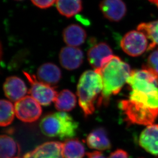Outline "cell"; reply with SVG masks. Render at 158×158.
Returning a JSON list of instances; mask_svg holds the SVG:
<instances>
[{"instance_id": "obj_4", "label": "cell", "mask_w": 158, "mask_h": 158, "mask_svg": "<svg viewBox=\"0 0 158 158\" xmlns=\"http://www.w3.org/2000/svg\"><path fill=\"white\" fill-rule=\"evenodd\" d=\"M119 107L130 123L139 125H152L158 117V109L148 107L131 100H121Z\"/></svg>"}, {"instance_id": "obj_13", "label": "cell", "mask_w": 158, "mask_h": 158, "mask_svg": "<svg viewBox=\"0 0 158 158\" xmlns=\"http://www.w3.org/2000/svg\"><path fill=\"white\" fill-rule=\"evenodd\" d=\"M139 144L155 158H158V124L148 125L139 137Z\"/></svg>"}, {"instance_id": "obj_17", "label": "cell", "mask_w": 158, "mask_h": 158, "mask_svg": "<svg viewBox=\"0 0 158 158\" xmlns=\"http://www.w3.org/2000/svg\"><path fill=\"white\" fill-rule=\"evenodd\" d=\"M63 37L65 43L69 46L77 47L85 43L87 38V33L79 25L71 24L63 31Z\"/></svg>"}, {"instance_id": "obj_16", "label": "cell", "mask_w": 158, "mask_h": 158, "mask_svg": "<svg viewBox=\"0 0 158 158\" xmlns=\"http://www.w3.org/2000/svg\"><path fill=\"white\" fill-rule=\"evenodd\" d=\"M87 145L91 149L106 151L110 149L111 143L105 128L98 127L91 131L87 138Z\"/></svg>"}, {"instance_id": "obj_29", "label": "cell", "mask_w": 158, "mask_h": 158, "mask_svg": "<svg viewBox=\"0 0 158 158\" xmlns=\"http://www.w3.org/2000/svg\"><path fill=\"white\" fill-rule=\"evenodd\" d=\"M15 1H22V0H15Z\"/></svg>"}, {"instance_id": "obj_22", "label": "cell", "mask_w": 158, "mask_h": 158, "mask_svg": "<svg viewBox=\"0 0 158 158\" xmlns=\"http://www.w3.org/2000/svg\"><path fill=\"white\" fill-rule=\"evenodd\" d=\"M137 30L143 32L150 42L149 50H152L158 45V19L151 22L139 24Z\"/></svg>"}, {"instance_id": "obj_10", "label": "cell", "mask_w": 158, "mask_h": 158, "mask_svg": "<svg viewBox=\"0 0 158 158\" xmlns=\"http://www.w3.org/2000/svg\"><path fill=\"white\" fill-rule=\"evenodd\" d=\"M60 62L64 69L68 70L77 69L84 60V53L81 50L75 47H64L59 54Z\"/></svg>"}, {"instance_id": "obj_2", "label": "cell", "mask_w": 158, "mask_h": 158, "mask_svg": "<svg viewBox=\"0 0 158 158\" xmlns=\"http://www.w3.org/2000/svg\"><path fill=\"white\" fill-rule=\"evenodd\" d=\"M103 80L100 72L87 70L79 78L77 89L79 105L85 117L95 111V103L103 90Z\"/></svg>"}, {"instance_id": "obj_23", "label": "cell", "mask_w": 158, "mask_h": 158, "mask_svg": "<svg viewBox=\"0 0 158 158\" xmlns=\"http://www.w3.org/2000/svg\"><path fill=\"white\" fill-rule=\"evenodd\" d=\"M1 103L0 124L1 127H7L10 125L14 120L15 115V106L8 100L2 99Z\"/></svg>"}, {"instance_id": "obj_27", "label": "cell", "mask_w": 158, "mask_h": 158, "mask_svg": "<svg viewBox=\"0 0 158 158\" xmlns=\"http://www.w3.org/2000/svg\"><path fill=\"white\" fill-rule=\"evenodd\" d=\"M87 156V158H106L102 152L98 151L88 152Z\"/></svg>"}, {"instance_id": "obj_18", "label": "cell", "mask_w": 158, "mask_h": 158, "mask_svg": "<svg viewBox=\"0 0 158 158\" xmlns=\"http://www.w3.org/2000/svg\"><path fill=\"white\" fill-rule=\"evenodd\" d=\"M62 155L63 158H83L85 147L78 139H67L63 143Z\"/></svg>"}, {"instance_id": "obj_21", "label": "cell", "mask_w": 158, "mask_h": 158, "mask_svg": "<svg viewBox=\"0 0 158 158\" xmlns=\"http://www.w3.org/2000/svg\"><path fill=\"white\" fill-rule=\"evenodd\" d=\"M21 152L20 147L12 138L6 135L1 136V158H17Z\"/></svg>"}, {"instance_id": "obj_3", "label": "cell", "mask_w": 158, "mask_h": 158, "mask_svg": "<svg viewBox=\"0 0 158 158\" xmlns=\"http://www.w3.org/2000/svg\"><path fill=\"white\" fill-rule=\"evenodd\" d=\"M40 127L42 133L46 136L67 140L75 136L78 123L66 112H56L44 117L40 121Z\"/></svg>"}, {"instance_id": "obj_12", "label": "cell", "mask_w": 158, "mask_h": 158, "mask_svg": "<svg viewBox=\"0 0 158 158\" xmlns=\"http://www.w3.org/2000/svg\"><path fill=\"white\" fill-rule=\"evenodd\" d=\"M62 145L60 142H47L27 152L23 158H63Z\"/></svg>"}, {"instance_id": "obj_8", "label": "cell", "mask_w": 158, "mask_h": 158, "mask_svg": "<svg viewBox=\"0 0 158 158\" xmlns=\"http://www.w3.org/2000/svg\"><path fill=\"white\" fill-rule=\"evenodd\" d=\"M15 113L24 123H33L39 119L42 113L40 104L31 96H26L15 105Z\"/></svg>"}, {"instance_id": "obj_26", "label": "cell", "mask_w": 158, "mask_h": 158, "mask_svg": "<svg viewBox=\"0 0 158 158\" xmlns=\"http://www.w3.org/2000/svg\"><path fill=\"white\" fill-rule=\"evenodd\" d=\"M109 158H128V154L123 149H117L110 154Z\"/></svg>"}, {"instance_id": "obj_30", "label": "cell", "mask_w": 158, "mask_h": 158, "mask_svg": "<svg viewBox=\"0 0 158 158\" xmlns=\"http://www.w3.org/2000/svg\"></svg>"}, {"instance_id": "obj_19", "label": "cell", "mask_w": 158, "mask_h": 158, "mask_svg": "<svg viewBox=\"0 0 158 158\" xmlns=\"http://www.w3.org/2000/svg\"><path fill=\"white\" fill-rule=\"evenodd\" d=\"M56 6L60 15L68 18L76 15L82 9L81 0H57Z\"/></svg>"}, {"instance_id": "obj_6", "label": "cell", "mask_w": 158, "mask_h": 158, "mask_svg": "<svg viewBox=\"0 0 158 158\" xmlns=\"http://www.w3.org/2000/svg\"><path fill=\"white\" fill-rule=\"evenodd\" d=\"M150 42L140 31L133 30L126 33L120 42L123 51L130 56H138L149 50Z\"/></svg>"}, {"instance_id": "obj_5", "label": "cell", "mask_w": 158, "mask_h": 158, "mask_svg": "<svg viewBox=\"0 0 158 158\" xmlns=\"http://www.w3.org/2000/svg\"><path fill=\"white\" fill-rule=\"evenodd\" d=\"M131 90L145 94L158 93V74L148 66L131 71L127 80Z\"/></svg>"}, {"instance_id": "obj_20", "label": "cell", "mask_w": 158, "mask_h": 158, "mask_svg": "<svg viewBox=\"0 0 158 158\" xmlns=\"http://www.w3.org/2000/svg\"><path fill=\"white\" fill-rule=\"evenodd\" d=\"M55 106L61 112H69L76 106V96L71 91L64 89L57 96L55 100Z\"/></svg>"}, {"instance_id": "obj_9", "label": "cell", "mask_w": 158, "mask_h": 158, "mask_svg": "<svg viewBox=\"0 0 158 158\" xmlns=\"http://www.w3.org/2000/svg\"><path fill=\"white\" fill-rule=\"evenodd\" d=\"M114 56L112 49L104 42L94 45L87 53L89 63L94 70L97 71L100 70Z\"/></svg>"}, {"instance_id": "obj_24", "label": "cell", "mask_w": 158, "mask_h": 158, "mask_svg": "<svg viewBox=\"0 0 158 158\" xmlns=\"http://www.w3.org/2000/svg\"><path fill=\"white\" fill-rule=\"evenodd\" d=\"M146 66L151 68L158 74V48L149 54Z\"/></svg>"}, {"instance_id": "obj_11", "label": "cell", "mask_w": 158, "mask_h": 158, "mask_svg": "<svg viewBox=\"0 0 158 158\" xmlns=\"http://www.w3.org/2000/svg\"><path fill=\"white\" fill-rule=\"evenodd\" d=\"M99 8L109 21L119 22L125 17L127 6L123 0H102Z\"/></svg>"}, {"instance_id": "obj_1", "label": "cell", "mask_w": 158, "mask_h": 158, "mask_svg": "<svg viewBox=\"0 0 158 158\" xmlns=\"http://www.w3.org/2000/svg\"><path fill=\"white\" fill-rule=\"evenodd\" d=\"M98 71L102 75L103 88L97 106H107L110 97L118 94L127 83L132 71L127 63L123 61L119 57L114 55Z\"/></svg>"}, {"instance_id": "obj_28", "label": "cell", "mask_w": 158, "mask_h": 158, "mask_svg": "<svg viewBox=\"0 0 158 158\" xmlns=\"http://www.w3.org/2000/svg\"><path fill=\"white\" fill-rule=\"evenodd\" d=\"M148 1L151 2V3L155 4L158 7V0H148Z\"/></svg>"}, {"instance_id": "obj_15", "label": "cell", "mask_w": 158, "mask_h": 158, "mask_svg": "<svg viewBox=\"0 0 158 158\" xmlns=\"http://www.w3.org/2000/svg\"><path fill=\"white\" fill-rule=\"evenodd\" d=\"M61 78L60 69L53 63H45L40 66L37 70L38 80L51 86L56 85Z\"/></svg>"}, {"instance_id": "obj_25", "label": "cell", "mask_w": 158, "mask_h": 158, "mask_svg": "<svg viewBox=\"0 0 158 158\" xmlns=\"http://www.w3.org/2000/svg\"><path fill=\"white\" fill-rule=\"evenodd\" d=\"M31 1L37 7L41 9H46L56 3L57 0H31Z\"/></svg>"}, {"instance_id": "obj_7", "label": "cell", "mask_w": 158, "mask_h": 158, "mask_svg": "<svg viewBox=\"0 0 158 158\" xmlns=\"http://www.w3.org/2000/svg\"><path fill=\"white\" fill-rule=\"evenodd\" d=\"M30 84L28 93L40 105L47 106L55 102L58 93L53 87L38 81L34 75L24 72Z\"/></svg>"}, {"instance_id": "obj_14", "label": "cell", "mask_w": 158, "mask_h": 158, "mask_svg": "<svg viewBox=\"0 0 158 158\" xmlns=\"http://www.w3.org/2000/svg\"><path fill=\"white\" fill-rule=\"evenodd\" d=\"M5 95L11 101L17 102L25 97L27 88L24 81L17 76L7 78L3 85Z\"/></svg>"}]
</instances>
